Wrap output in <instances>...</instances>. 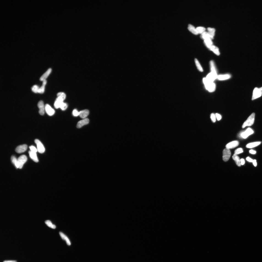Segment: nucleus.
Wrapping results in <instances>:
<instances>
[{
  "label": "nucleus",
  "mask_w": 262,
  "mask_h": 262,
  "mask_svg": "<svg viewBox=\"0 0 262 262\" xmlns=\"http://www.w3.org/2000/svg\"><path fill=\"white\" fill-rule=\"evenodd\" d=\"M155 213V208L152 205L146 206L122 231L120 234V241L124 244H128L130 241L138 239V237L152 220Z\"/></svg>",
  "instance_id": "f257e3e1"
},
{
  "label": "nucleus",
  "mask_w": 262,
  "mask_h": 262,
  "mask_svg": "<svg viewBox=\"0 0 262 262\" xmlns=\"http://www.w3.org/2000/svg\"><path fill=\"white\" fill-rule=\"evenodd\" d=\"M140 249V243L139 239H136L130 241L128 244V248L125 257L121 262H135L136 255Z\"/></svg>",
  "instance_id": "f03ea898"
},
{
  "label": "nucleus",
  "mask_w": 262,
  "mask_h": 262,
  "mask_svg": "<svg viewBox=\"0 0 262 262\" xmlns=\"http://www.w3.org/2000/svg\"><path fill=\"white\" fill-rule=\"evenodd\" d=\"M96 262H117L116 259L113 256L110 255H103L101 257L98 258Z\"/></svg>",
  "instance_id": "7ed1b4c3"
}]
</instances>
